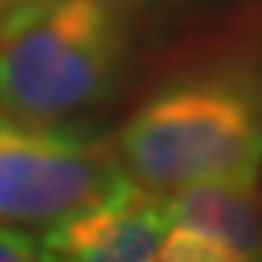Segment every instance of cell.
<instances>
[{
    "mask_svg": "<svg viewBox=\"0 0 262 262\" xmlns=\"http://www.w3.org/2000/svg\"><path fill=\"white\" fill-rule=\"evenodd\" d=\"M126 177L167 196L190 183L256 186L262 171V67L231 63L171 79L114 136Z\"/></svg>",
    "mask_w": 262,
    "mask_h": 262,
    "instance_id": "6da1fadb",
    "label": "cell"
},
{
    "mask_svg": "<svg viewBox=\"0 0 262 262\" xmlns=\"http://www.w3.org/2000/svg\"><path fill=\"white\" fill-rule=\"evenodd\" d=\"M126 54L111 0H19L0 13V111L60 123L111 98Z\"/></svg>",
    "mask_w": 262,
    "mask_h": 262,
    "instance_id": "7a4b0ae2",
    "label": "cell"
},
{
    "mask_svg": "<svg viewBox=\"0 0 262 262\" xmlns=\"http://www.w3.org/2000/svg\"><path fill=\"white\" fill-rule=\"evenodd\" d=\"M114 139L0 111V224L63 221L126 183Z\"/></svg>",
    "mask_w": 262,
    "mask_h": 262,
    "instance_id": "3957f363",
    "label": "cell"
},
{
    "mask_svg": "<svg viewBox=\"0 0 262 262\" xmlns=\"http://www.w3.org/2000/svg\"><path fill=\"white\" fill-rule=\"evenodd\" d=\"M167 231V199L126 180L101 202L48 224L35 240V256L38 262H152Z\"/></svg>",
    "mask_w": 262,
    "mask_h": 262,
    "instance_id": "277c9868",
    "label": "cell"
},
{
    "mask_svg": "<svg viewBox=\"0 0 262 262\" xmlns=\"http://www.w3.org/2000/svg\"><path fill=\"white\" fill-rule=\"evenodd\" d=\"M171 224L224 243L240 262H262V205L256 186L205 180L167 193Z\"/></svg>",
    "mask_w": 262,
    "mask_h": 262,
    "instance_id": "5b68a950",
    "label": "cell"
},
{
    "mask_svg": "<svg viewBox=\"0 0 262 262\" xmlns=\"http://www.w3.org/2000/svg\"><path fill=\"white\" fill-rule=\"evenodd\" d=\"M152 262H240V259L224 243L177 224L174 231L164 234Z\"/></svg>",
    "mask_w": 262,
    "mask_h": 262,
    "instance_id": "8992f818",
    "label": "cell"
},
{
    "mask_svg": "<svg viewBox=\"0 0 262 262\" xmlns=\"http://www.w3.org/2000/svg\"><path fill=\"white\" fill-rule=\"evenodd\" d=\"M0 262H38L35 237L13 224H0Z\"/></svg>",
    "mask_w": 262,
    "mask_h": 262,
    "instance_id": "52a82bcc",
    "label": "cell"
},
{
    "mask_svg": "<svg viewBox=\"0 0 262 262\" xmlns=\"http://www.w3.org/2000/svg\"><path fill=\"white\" fill-rule=\"evenodd\" d=\"M13 4H19V0H0V13H4V10H10Z\"/></svg>",
    "mask_w": 262,
    "mask_h": 262,
    "instance_id": "ba28073f",
    "label": "cell"
},
{
    "mask_svg": "<svg viewBox=\"0 0 262 262\" xmlns=\"http://www.w3.org/2000/svg\"><path fill=\"white\" fill-rule=\"evenodd\" d=\"M259 177H262V171H259ZM259 196H262V190H259Z\"/></svg>",
    "mask_w": 262,
    "mask_h": 262,
    "instance_id": "9c48e42d",
    "label": "cell"
}]
</instances>
